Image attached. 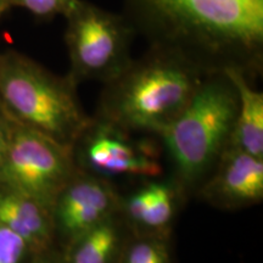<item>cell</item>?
Masks as SVG:
<instances>
[{
  "label": "cell",
  "instance_id": "52a82bcc",
  "mask_svg": "<svg viewBox=\"0 0 263 263\" xmlns=\"http://www.w3.org/2000/svg\"><path fill=\"white\" fill-rule=\"evenodd\" d=\"M136 134L91 117L72 146L76 166L110 182L117 178L141 182L160 178L163 176L160 145L149 136Z\"/></svg>",
  "mask_w": 263,
  "mask_h": 263
},
{
  "label": "cell",
  "instance_id": "8992f818",
  "mask_svg": "<svg viewBox=\"0 0 263 263\" xmlns=\"http://www.w3.org/2000/svg\"><path fill=\"white\" fill-rule=\"evenodd\" d=\"M72 146L16 122L9 116L0 182L51 209L77 171Z\"/></svg>",
  "mask_w": 263,
  "mask_h": 263
},
{
  "label": "cell",
  "instance_id": "d6986e66",
  "mask_svg": "<svg viewBox=\"0 0 263 263\" xmlns=\"http://www.w3.org/2000/svg\"><path fill=\"white\" fill-rule=\"evenodd\" d=\"M8 6H6V0H0V18L8 12Z\"/></svg>",
  "mask_w": 263,
  "mask_h": 263
},
{
  "label": "cell",
  "instance_id": "30bf717a",
  "mask_svg": "<svg viewBox=\"0 0 263 263\" xmlns=\"http://www.w3.org/2000/svg\"><path fill=\"white\" fill-rule=\"evenodd\" d=\"M185 200L171 177L146 179L127 195L121 194L120 215L134 234L172 238L174 222Z\"/></svg>",
  "mask_w": 263,
  "mask_h": 263
},
{
  "label": "cell",
  "instance_id": "9a60e30c",
  "mask_svg": "<svg viewBox=\"0 0 263 263\" xmlns=\"http://www.w3.org/2000/svg\"><path fill=\"white\" fill-rule=\"evenodd\" d=\"M74 0H6L8 10L22 9L39 20L64 16Z\"/></svg>",
  "mask_w": 263,
  "mask_h": 263
},
{
  "label": "cell",
  "instance_id": "4fadbf2b",
  "mask_svg": "<svg viewBox=\"0 0 263 263\" xmlns=\"http://www.w3.org/2000/svg\"><path fill=\"white\" fill-rule=\"evenodd\" d=\"M223 72L233 82L238 94V110L229 145L263 157V93L239 70Z\"/></svg>",
  "mask_w": 263,
  "mask_h": 263
},
{
  "label": "cell",
  "instance_id": "6da1fadb",
  "mask_svg": "<svg viewBox=\"0 0 263 263\" xmlns=\"http://www.w3.org/2000/svg\"><path fill=\"white\" fill-rule=\"evenodd\" d=\"M137 34L171 49L207 73L263 71V0H122Z\"/></svg>",
  "mask_w": 263,
  "mask_h": 263
},
{
  "label": "cell",
  "instance_id": "2e32d148",
  "mask_svg": "<svg viewBox=\"0 0 263 263\" xmlns=\"http://www.w3.org/2000/svg\"><path fill=\"white\" fill-rule=\"evenodd\" d=\"M32 254L24 239L0 223V263H25Z\"/></svg>",
  "mask_w": 263,
  "mask_h": 263
},
{
  "label": "cell",
  "instance_id": "3957f363",
  "mask_svg": "<svg viewBox=\"0 0 263 263\" xmlns=\"http://www.w3.org/2000/svg\"><path fill=\"white\" fill-rule=\"evenodd\" d=\"M238 94L224 72H212L178 117L159 137L172 164V178L184 196L197 189L229 146Z\"/></svg>",
  "mask_w": 263,
  "mask_h": 263
},
{
  "label": "cell",
  "instance_id": "9c48e42d",
  "mask_svg": "<svg viewBox=\"0 0 263 263\" xmlns=\"http://www.w3.org/2000/svg\"><path fill=\"white\" fill-rule=\"evenodd\" d=\"M195 196L224 211L258 205L263 200V157L229 145Z\"/></svg>",
  "mask_w": 263,
  "mask_h": 263
},
{
  "label": "cell",
  "instance_id": "e0dca14e",
  "mask_svg": "<svg viewBox=\"0 0 263 263\" xmlns=\"http://www.w3.org/2000/svg\"><path fill=\"white\" fill-rule=\"evenodd\" d=\"M25 263H64L61 250L59 246L45 250V251L33 252Z\"/></svg>",
  "mask_w": 263,
  "mask_h": 263
},
{
  "label": "cell",
  "instance_id": "5bb4252c",
  "mask_svg": "<svg viewBox=\"0 0 263 263\" xmlns=\"http://www.w3.org/2000/svg\"><path fill=\"white\" fill-rule=\"evenodd\" d=\"M171 239L132 233L117 263H173Z\"/></svg>",
  "mask_w": 263,
  "mask_h": 263
},
{
  "label": "cell",
  "instance_id": "8fae6325",
  "mask_svg": "<svg viewBox=\"0 0 263 263\" xmlns=\"http://www.w3.org/2000/svg\"><path fill=\"white\" fill-rule=\"evenodd\" d=\"M0 223L24 239L33 252L58 246L50 209L3 182Z\"/></svg>",
  "mask_w": 263,
  "mask_h": 263
},
{
  "label": "cell",
  "instance_id": "ac0fdd59",
  "mask_svg": "<svg viewBox=\"0 0 263 263\" xmlns=\"http://www.w3.org/2000/svg\"><path fill=\"white\" fill-rule=\"evenodd\" d=\"M8 132H9V115L0 105V171H2L3 161L6 150V143H8Z\"/></svg>",
  "mask_w": 263,
  "mask_h": 263
},
{
  "label": "cell",
  "instance_id": "5b68a950",
  "mask_svg": "<svg viewBox=\"0 0 263 263\" xmlns=\"http://www.w3.org/2000/svg\"><path fill=\"white\" fill-rule=\"evenodd\" d=\"M68 77L83 82L107 83L132 61L137 32L123 14L110 11L88 0H74L64 15Z\"/></svg>",
  "mask_w": 263,
  "mask_h": 263
},
{
  "label": "cell",
  "instance_id": "7c38bea8",
  "mask_svg": "<svg viewBox=\"0 0 263 263\" xmlns=\"http://www.w3.org/2000/svg\"><path fill=\"white\" fill-rule=\"evenodd\" d=\"M132 232L120 212L60 248L64 263H117Z\"/></svg>",
  "mask_w": 263,
  "mask_h": 263
},
{
  "label": "cell",
  "instance_id": "ba28073f",
  "mask_svg": "<svg viewBox=\"0 0 263 263\" xmlns=\"http://www.w3.org/2000/svg\"><path fill=\"white\" fill-rule=\"evenodd\" d=\"M120 205L121 193L112 182L76 171L50 209L59 248L116 215Z\"/></svg>",
  "mask_w": 263,
  "mask_h": 263
},
{
  "label": "cell",
  "instance_id": "7a4b0ae2",
  "mask_svg": "<svg viewBox=\"0 0 263 263\" xmlns=\"http://www.w3.org/2000/svg\"><path fill=\"white\" fill-rule=\"evenodd\" d=\"M209 74L179 52L150 45L104 84L94 117L132 133L160 137Z\"/></svg>",
  "mask_w": 263,
  "mask_h": 263
},
{
  "label": "cell",
  "instance_id": "277c9868",
  "mask_svg": "<svg viewBox=\"0 0 263 263\" xmlns=\"http://www.w3.org/2000/svg\"><path fill=\"white\" fill-rule=\"evenodd\" d=\"M78 85L14 49L0 51V105L12 120L73 146L90 123Z\"/></svg>",
  "mask_w": 263,
  "mask_h": 263
}]
</instances>
